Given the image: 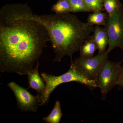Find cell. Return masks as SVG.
Wrapping results in <instances>:
<instances>
[{
  "label": "cell",
  "mask_w": 123,
  "mask_h": 123,
  "mask_svg": "<svg viewBox=\"0 0 123 123\" xmlns=\"http://www.w3.org/2000/svg\"><path fill=\"white\" fill-rule=\"evenodd\" d=\"M117 85L120 87H123V67L121 68V73L120 75Z\"/></svg>",
  "instance_id": "cell-17"
},
{
  "label": "cell",
  "mask_w": 123,
  "mask_h": 123,
  "mask_svg": "<svg viewBox=\"0 0 123 123\" xmlns=\"http://www.w3.org/2000/svg\"><path fill=\"white\" fill-rule=\"evenodd\" d=\"M110 52L107 50L104 53L90 58L80 56L71 61V65L86 78L97 82L102 68L108 60Z\"/></svg>",
  "instance_id": "cell-4"
},
{
  "label": "cell",
  "mask_w": 123,
  "mask_h": 123,
  "mask_svg": "<svg viewBox=\"0 0 123 123\" xmlns=\"http://www.w3.org/2000/svg\"><path fill=\"white\" fill-rule=\"evenodd\" d=\"M50 42L47 30L32 20L18 17L12 4L0 10V70L27 75Z\"/></svg>",
  "instance_id": "cell-1"
},
{
  "label": "cell",
  "mask_w": 123,
  "mask_h": 123,
  "mask_svg": "<svg viewBox=\"0 0 123 123\" xmlns=\"http://www.w3.org/2000/svg\"><path fill=\"white\" fill-rule=\"evenodd\" d=\"M91 12H95L104 10L102 0H84Z\"/></svg>",
  "instance_id": "cell-16"
},
{
  "label": "cell",
  "mask_w": 123,
  "mask_h": 123,
  "mask_svg": "<svg viewBox=\"0 0 123 123\" xmlns=\"http://www.w3.org/2000/svg\"><path fill=\"white\" fill-rule=\"evenodd\" d=\"M107 13L103 11L93 12L88 16L87 22L91 25L105 26L108 17Z\"/></svg>",
  "instance_id": "cell-11"
},
{
  "label": "cell",
  "mask_w": 123,
  "mask_h": 123,
  "mask_svg": "<svg viewBox=\"0 0 123 123\" xmlns=\"http://www.w3.org/2000/svg\"><path fill=\"white\" fill-rule=\"evenodd\" d=\"M12 7L18 17L35 21L45 27L55 53L53 62H60L66 56L72 59L73 55L79 51L93 32L92 25L70 13L39 15L33 14L26 4H13Z\"/></svg>",
  "instance_id": "cell-2"
},
{
  "label": "cell",
  "mask_w": 123,
  "mask_h": 123,
  "mask_svg": "<svg viewBox=\"0 0 123 123\" xmlns=\"http://www.w3.org/2000/svg\"><path fill=\"white\" fill-rule=\"evenodd\" d=\"M103 1V0H102Z\"/></svg>",
  "instance_id": "cell-19"
},
{
  "label": "cell",
  "mask_w": 123,
  "mask_h": 123,
  "mask_svg": "<svg viewBox=\"0 0 123 123\" xmlns=\"http://www.w3.org/2000/svg\"><path fill=\"white\" fill-rule=\"evenodd\" d=\"M98 49L97 44L92 36L86 40L81 47L80 50V56L84 58H90L94 56L95 51Z\"/></svg>",
  "instance_id": "cell-10"
},
{
  "label": "cell",
  "mask_w": 123,
  "mask_h": 123,
  "mask_svg": "<svg viewBox=\"0 0 123 123\" xmlns=\"http://www.w3.org/2000/svg\"><path fill=\"white\" fill-rule=\"evenodd\" d=\"M7 86L13 92L17 99L18 107L21 111L35 112L40 105L39 95L34 96L25 89L14 82H11Z\"/></svg>",
  "instance_id": "cell-7"
},
{
  "label": "cell",
  "mask_w": 123,
  "mask_h": 123,
  "mask_svg": "<svg viewBox=\"0 0 123 123\" xmlns=\"http://www.w3.org/2000/svg\"><path fill=\"white\" fill-rule=\"evenodd\" d=\"M62 111L60 101H56L50 114L43 117V120L47 123H59L62 118Z\"/></svg>",
  "instance_id": "cell-12"
},
{
  "label": "cell",
  "mask_w": 123,
  "mask_h": 123,
  "mask_svg": "<svg viewBox=\"0 0 123 123\" xmlns=\"http://www.w3.org/2000/svg\"><path fill=\"white\" fill-rule=\"evenodd\" d=\"M92 35L98 47V54H102L106 51V47L109 43L108 36L105 28L96 25L94 29Z\"/></svg>",
  "instance_id": "cell-9"
},
{
  "label": "cell",
  "mask_w": 123,
  "mask_h": 123,
  "mask_svg": "<svg viewBox=\"0 0 123 123\" xmlns=\"http://www.w3.org/2000/svg\"><path fill=\"white\" fill-rule=\"evenodd\" d=\"M73 13L91 12L86 5L84 0H68Z\"/></svg>",
  "instance_id": "cell-15"
},
{
  "label": "cell",
  "mask_w": 123,
  "mask_h": 123,
  "mask_svg": "<svg viewBox=\"0 0 123 123\" xmlns=\"http://www.w3.org/2000/svg\"><path fill=\"white\" fill-rule=\"evenodd\" d=\"M41 76L46 84V88L42 94H38L40 99V106L48 103L51 94L61 84L75 81L84 85L91 90L98 87L97 82L86 78L71 65L68 71L62 75L55 76L43 73Z\"/></svg>",
  "instance_id": "cell-3"
},
{
  "label": "cell",
  "mask_w": 123,
  "mask_h": 123,
  "mask_svg": "<svg viewBox=\"0 0 123 123\" xmlns=\"http://www.w3.org/2000/svg\"><path fill=\"white\" fill-rule=\"evenodd\" d=\"M40 65L38 60L35 67L27 74L29 88L36 91L37 94L41 95L44 92L46 88V84L44 80L40 77L38 72Z\"/></svg>",
  "instance_id": "cell-8"
},
{
  "label": "cell",
  "mask_w": 123,
  "mask_h": 123,
  "mask_svg": "<svg viewBox=\"0 0 123 123\" xmlns=\"http://www.w3.org/2000/svg\"><path fill=\"white\" fill-rule=\"evenodd\" d=\"M122 62L108 60L102 68L97 81L102 99H105L108 93L118 85L122 68Z\"/></svg>",
  "instance_id": "cell-5"
},
{
  "label": "cell",
  "mask_w": 123,
  "mask_h": 123,
  "mask_svg": "<svg viewBox=\"0 0 123 123\" xmlns=\"http://www.w3.org/2000/svg\"><path fill=\"white\" fill-rule=\"evenodd\" d=\"M121 62H123V60H122V61H121Z\"/></svg>",
  "instance_id": "cell-18"
},
{
  "label": "cell",
  "mask_w": 123,
  "mask_h": 123,
  "mask_svg": "<svg viewBox=\"0 0 123 123\" xmlns=\"http://www.w3.org/2000/svg\"><path fill=\"white\" fill-rule=\"evenodd\" d=\"M104 28L109 40L108 50L111 52L114 49L119 48L123 51V5L108 17Z\"/></svg>",
  "instance_id": "cell-6"
},
{
  "label": "cell",
  "mask_w": 123,
  "mask_h": 123,
  "mask_svg": "<svg viewBox=\"0 0 123 123\" xmlns=\"http://www.w3.org/2000/svg\"><path fill=\"white\" fill-rule=\"evenodd\" d=\"M51 11L56 14L72 12V7L68 0H58L51 8Z\"/></svg>",
  "instance_id": "cell-13"
},
{
  "label": "cell",
  "mask_w": 123,
  "mask_h": 123,
  "mask_svg": "<svg viewBox=\"0 0 123 123\" xmlns=\"http://www.w3.org/2000/svg\"><path fill=\"white\" fill-rule=\"evenodd\" d=\"M104 9L110 17L123 6L119 0H103Z\"/></svg>",
  "instance_id": "cell-14"
}]
</instances>
